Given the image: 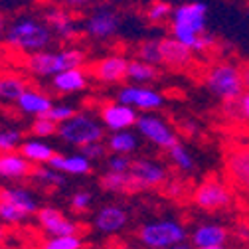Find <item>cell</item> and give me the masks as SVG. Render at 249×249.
<instances>
[{
  "label": "cell",
  "mask_w": 249,
  "mask_h": 249,
  "mask_svg": "<svg viewBox=\"0 0 249 249\" xmlns=\"http://www.w3.org/2000/svg\"><path fill=\"white\" fill-rule=\"evenodd\" d=\"M30 178H32L36 184H40L42 188H61V186L66 184V174L52 168L50 164L34 166Z\"/></svg>",
  "instance_id": "31"
},
{
  "label": "cell",
  "mask_w": 249,
  "mask_h": 249,
  "mask_svg": "<svg viewBox=\"0 0 249 249\" xmlns=\"http://www.w3.org/2000/svg\"><path fill=\"white\" fill-rule=\"evenodd\" d=\"M36 220H38V226L52 237H57V235H79L81 231V226L68 217L61 210L57 208H52V206H44L36 212Z\"/></svg>",
  "instance_id": "16"
},
{
  "label": "cell",
  "mask_w": 249,
  "mask_h": 249,
  "mask_svg": "<svg viewBox=\"0 0 249 249\" xmlns=\"http://www.w3.org/2000/svg\"><path fill=\"white\" fill-rule=\"evenodd\" d=\"M217 46H220V40H217V36L213 32H210V30H208L206 34L200 36V40L196 42L192 52L194 53H208V52H215Z\"/></svg>",
  "instance_id": "41"
},
{
  "label": "cell",
  "mask_w": 249,
  "mask_h": 249,
  "mask_svg": "<svg viewBox=\"0 0 249 249\" xmlns=\"http://www.w3.org/2000/svg\"><path fill=\"white\" fill-rule=\"evenodd\" d=\"M87 52L79 46H66L61 50H44L30 53L24 59L26 70L36 77H53L70 68H85Z\"/></svg>",
  "instance_id": "3"
},
{
  "label": "cell",
  "mask_w": 249,
  "mask_h": 249,
  "mask_svg": "<svg viewBox=\"0 0 249 249\" xmlns=\"http://www.w3.org/2000/svg\"><path fill=\"white\" fill-rule=\"evenodd\" d=\"M52 4H57L61 8H68L70 12H87L95 6L99 0H50Z\"/></svg>",
  "instance_id": "39"
},
{
  "label": "cell",
  "mask_w": 249,
  "mask_h": 249,
  "mask_svg": "<svg viewBox=\"0 0 249 249\" xmlns=\"http://www.w3.org/2000/svg\"><path fill=\"white\" fill-rule=\"evenodd\" d=\"M160 77V70L159 66L152 64H144V61L131 57L129 61V71H127V79L131 83H139V85H150L152 81H157Z\"/></svg>",
  "instance_id": "28"
},
{
  "label": "cell",
  "mask_w": 249,
  "mask_h": 249,
  "mask_svg": "<svg viewBox=\"0 0 249 249\" xmlns=\"http://www.w3.org/2000/svg\"><path fill=\"white\" fill-rule=\"evenodd\" d=\"M224 168L233 188L249 194V144H239L228 150Z\"/></svg>",
  "instance_id": "14"
},
{
  "label": "cell",
  "mask_w": 249,
  "mask_h": 249,
  "mask_svg": "<svg viewBox=\"0 0 249 249\" xmlns=\"http://www.w3.org/2000/svg\"><path fill=\"white\" fill-rule=\"evenodd\" d=\"M208 14L210 6L204 0H190L174 6L168 22L170 36L194 50L200 36L208 32Z\"/></svg>",
  "instance_id": "2"
},
{
  "label": "cell",
  "mask_w": 249,
  "mask_h": 249,
  "mask_svg": "<svg viewBox=\"0 0 249 249\" xmlns=\"http://www.w3.org/2000/svg\"><path fill=\"white\" fill-rule=\"evenodd\" d=\"M55 137L59 141H64L66 144L81 148L89 142L105 141V127L101 124V121L95 119L93 115L77 111L71 119L57 124V135Z\"/></svg>",
  "instance_id": "5"
},
{
  "label": "cell",
  "mask_w": 249,
  "mask_h": 249,
  "mask_svg": "<svg viewBox=\"0 0 249 249\" xmlns=\"http://www.w3.org/2000/svg\"><path fill=\"white\" fill-rule=\"evenodd\" d=\"M166 186V194L170 196V198H182L184 194H186V186L182 184V182H178V180H172V182H166L164 184Z\"/></svg>",
  "instance_id": "45"
},
{
  "label": "cell",
  "mask_w": 249,
  "mask_h": 249,
  "mask_svg": "<svg viewBox=\"0 0 249 249\" xmlns=\"http://www.w3.org/2000/svg\"><path fill=\"white\" fill-rule=\"evenodd\" d=\"M99 121L105 127V131H109V133L127 131L137 124L139 111H135L133 107L115 99V101H107L99 107Z\"/></svg>",
  "instance_id": "13"
},
{
  "label": "cell",
  "mask_w": 249,
  "mask_h": 249,
  "mask_svg": "<svg viewBox=\"0 0 249 249\" xmlns=\"http://www.w3.org/2000/svg\"><path fill=\"white\" fill-rule=\"evenodd\" d=\"M75 113H77L75 105H70V103H57V105H55V103H53V107L50 109L48 117H50L53 123L61 124V123H66L68 119H71Z\"/></svg>",
  "instance_id": "38"
},
{
  "label": "cell",
  "mask_w": 249,
  "mask_h": 249,
  "mask_svg": "<svg viewBox=\"0 0 249 249\" xmlns=\"http://www.w3.org/2000/svg\"><path fill=\"white\" fill-rule=\"evenodd\" d=\"M0 202L18 208L26 215H32L40 210L36 196L24 186H4V188H0Z\"/></svg>",
  "instance_id": "21"
},
{
  "label": "cell",
  "mask_w": 249,
  "mask_h": 249,
  "mask_svg": "<svg viewBox=\"0 0 249 249\" xmlns=\"http://www.w3.org/2000/svg\"><path fill=\"white\" fill-rule=\"evenodd\" d=\"M18 152L22 154V157L28 160V162H32L34 166H40V164H50V160L53 159V146L50 142H46V139H24Z\"/></svg>",
  "instance_id": "23"
},
{
  "label": "cell",
  "mask_w": 249,
  "mask_h": 249,
  "mask_svg": "<svg viewBox=\"0 0 249 249\" xmlns=\"http://www.w3.org/2000/svg\"><path fill=\"white\" fill-rule=\"evenodd\" d=\"M168 249H194V247H190L188 243H178V245H172V247H168Z\"/></svg>",
  "instance_id": "49"
},
{
  "label": "cell",
  "mask_w": 249,
  "mask_h": 249,
  "mask_svg": "<svg viewBox=\"0 0 249 249\" xmlns=\"http://www.w3.org/2000/svg\"><path fill=\"white\" fill-rule=\"evenodd\" d=\"M28 81L22 75L16 73H0V99L8 101V103H16L18 97L28 89Z\"/></svg>",
  "instance_id": "29"
},
{
  "label": "cell",
  "mask_w": 249,
  "mask_h": 249,
  "mask_svg": "<svg viewBox=\"0 0 249 249\" xmlns=\"http://www.w3.org/2000/svg\"><path fill=\"white\" fill-rule=\"evenodd\" d=\"M115 99L133 107L139 113H157L166 103V97L162 91L154 89L150 85H139V83L121 85Z\"/></svg>",
  "instance_id": "9"
},
{
  "label": "cell",
  "mask_w": 249,
  "mask_h": 249,
  "mask_svg": "<svg viewBox=\"0 0 249 249\" xmlns=\"http://www.w3.org/2000/svg\"><path fill=\"white\" fill-rule=\"evenodd\" d=\"M81 247H83V239L79 235H57L46 239L40 249H81Z\"/></svg>",
  "instance_id": "35"
},
{
  "label": "cell",
  "mask_w": 249,
  "mask_h": 249,
  "mask_svg": "<svg viewBox=\"0 0 249 249\" xmlns=\"http://www.w3.org/2000/svg\"><path fill=\"white\" fill-rule=\"evenodd\" d=\"M16 105L24 115H30V117L36 119V117H46L50 113V109L53 107V101L48 93L34 89V87H28L18 97Z\"/></svg>",
  "instance_id": "20"
},
{
  "label": "cell",
  "mask_w": 249,
  "mask_h": 249,
  "mask_svg": "<svg viewBox=\"0 0 249 249\" xmlns=\"http://www.w3.org/2000/svg\"><path fill=\"white\" fill-rule=\"evenodd\" d=\"M174 6L168 0H150L144 8V20L150 26H168Z\"/></svg>",
  "instance_id": "30"
},
{
  "label": "cell",
  "mask_w": 249,
  "mask_h": 249,
  "mask_svg": "<svg viewBox=\"0 0 249 249\" xmlns=\"http://www.w3.org/2000/svg\"><path fill=\"white\" fill-rule=\"evenodd\" d=\"M34 164L28 162L22 154L16 152H6V154H0V176H4L8 180H24L30 178L32 174Z\"/></svg>",
  "instance_id": "24"
},
{
  "label": "cell",
  "mask_w": 249,
  "mask_h": 249,
  "mask_svg": "<svg viewBox=\"0 0 249 249\" xmlns=\"http://www.w3.org/2000/svg\"><path fill=\"white\" fill-rule=\"evenodd\" d=\"M79 152L83 154L85 159H89V160L93 162V160H105V159H107L109 148H107L105 141H97V142H89V144L81 146V148H79Z\"/></svg>",
  "instance_id": "37"
},
{
  "label": "cell",
  "mask_w": 249,
  "mask_h": 249,
  "mask_svg": "<svg viewBox=\"0 0 249 249\" xmlns=\"http://www.w3.org/2000/svg\"><path fill=\"white\" fill-rule=\"evenodd\" d=\"M42 20L52 30L55 42H61V44H66V46L73 44L79 38V34H81V26H79L77 18L73 16V12H70L68 8H61L57 4H52L50 2L44 8Z\"/></svg>",
  "instance_id": "12"
},
{
  "label": "cell",
  "mask_w": 249,
  "mask_h": 249,
  "mask_svg": "<svg viewBox=\"0 0 249 249\" xmlns=\"http://www.w3.org/2000/svg\"><path fill=\"white\" fill-rule=\"evenodd\" d=\"M127 222H129L127 210L117 206V204L103 206L95 213V217H93V226H95V230H99L101 233H117L127 226Z\"/></svg>",
  "instance_id": "19"
},
{
  "label": "cell",
  "mask_w": 249,
  "mask_h": 249,
  "mask_svg": "<svg viewBox=\"0 0 249 249\" xmlns=\"http://www.w3.org/2000/svg\"><path fill=\"white\" fill-rule=\"evenodd\" d=\"M26 217L28 215L24 212H20L18 208L0 202V220H2V222H6V224H22Z\"/></svg>",
  "instance_id": "40"
},
{
  "label": "cell",
  "mask_w": 249,
  "mask_h": 249,
  "mask_svg": "<svg viewBox=\"0 0 249 249\" xmlns=\"http://www.w3.org/2000/svg\"><path fill=\"white\" fill-rule=\"evenodd\" d=\"M6 28H8V18H6L4 10H0V40H4V34H6Z\"/></svg>",
  "instance_id": "48"
},
{
  "label": "cell",
  "mask_w": 249,
  "mask_h": 249,
  "mask_svg": "<svg viewBox=\"0 0 249 249\" xmlns=\"http://www.w3.org/2000/svg\"><path fill=\"white\" fill-rule=\"evenodd\" d=\"M89 79L91 77H89L87 68H70L52 77V87L59 95H71V93L83 91Z\"/></svg>",
  "instance_id": "18"
},
{
  "label": "cell",
  "mask_w": 249,
  "mask_h": 249,
  "mask_svg": "<svg viewBox=\"0 0 249 249\" xmlns=\"http://www.w3.org/2000/svg\"><path fill=\"white\" fill-rule=\"evenodd\" d=\"M22 141H24V137L16 129H4V131H0V154L16 152L20 148Z\"/></svg>",
  "instance_id": "36"
},
{
  "label": "cell",
  "mask_w": 249,
  "mask_h": 249,
  "mask_svg": "<svg viewBox=\"0 0 249 249\" xmlns=\"http://www.w3.org/2000/svg\"><path fill=\"white\" fill-rule=\"evenodd\" d=\"M166 154H168L170 162H172L180 172H192V170L196 168V162H194V157H192L190 148L186 146V144H182V142H176L174 146H170V148L166 150Z\"/></svg>",
  "instance_id": "33"
},
{
  "label": "cell",
  "mask_w": 249,
  "mask_h": 249,
  "mask_svg": "<svg viewBox=\"0 0 249 249\" xmlns=\"http://www.w3.org/2000/svg\"><path fill=\"white\" fill-rule=\"evenodd\" d=\"M91 202H93V196L87 190H77L70 198V204H71V210L73 212H85V210H89Z\"/></svg>",
  "instance_id": "43"
},
{
  "label": "cell",
  "mask_w": 249,
  "mask_h": 249,
  "mask_svg": "<svg viewBox=\"0 0 249 249\" xmlns=\"http://www.w3.org/2000/svg\"><path fill=\"white\" fill-rule=\"evenodd\" d=\"M129 61H131V57L127 53L111 52V53L93 61L87 68V71H89L91 79H95L101 85H123L127 81Z\"/></svg>",
  "instance_id": "10"
},
{
  "label": "cell",
  "mask_w": 249,
  "mask_h": 249,
  "mask_svg": "<svg viewBox=\"0 0 249 249\" xmlns=\"http://www.w3.org/2000/svg\"><path fill=\"white\" fill-rule=\"evenodd\" d=\"M135 57L144 61V64H152V66L160 68V64H162V59H160V38L141 40L135 48Z\"/></svg>",
  "instance_id": "32"
},
{
  "label": "cell",
  "mask_w": 249,
  "mask_h": 249,
  "mask_svg": "<svg viewBox=\"0 0 249 249\" xmlns=\"http://www.w3.org/2000/svg\"><path fill=\"white\" fill-rule=\"evenodd\" d=\"M245 10H247V16H249V0H247V6H245Z\"/></svg>",
  "instance_id": "53"
},
{
  "label": "cell",
  "mask_w": 249,
  "mask_h": 249,
  "mask_svg": "<svg viewBox=\"0 0 249 249\" xmlns=\"http://www.w3.org/2000/svg\"><path fill=\"white\" fill-rule=\"evenodd\" d=\"M30 133L36 139H50L57 135V123H53L48 115L46 117H36L30 124Z\"/></svg>",
  "instance_id": "34"
},
{
  "label": "cell",
  "mask_w": 249,
  "mask_h": 249,
  "mask_svg": "<svg viewBox=\"0 0 249 249\" xmlns=\"http://www.w3.org/2000/svg\"><path fill=\"white\" fill-rule=\"evenodd\" d=\"M190 237H192L194 247H212V245H226L230 235L224 226L204 224V226H198Z\"/></svg>",
  "instance_id": "26"
},
{
  "label": "cell",
  "mask_w": 249,
  "mask_h": 249,
  "mask_svg": "<svg viewBox=\"0 0 249 249\" xmlns=\"http://www.w3.org/2000/svg\"><path fill=\"white\" fill-rule=\"evenodd\" d=\"M194 52L178 42L172 36L160 38V59H162V68L172 70V71H184L194 64Z\"/></svg>",
  "instance_id": "17"
},
{
  "label": "cell",
  "mask_w": 249,
  "mask_h": 249,
  "mask_svg": "<svg viewBox=\"0 0 249 249\" xmlns=\"http://www.w3.org/2000/svg\"><path fill=\"white\" fill-rule=\"evenodd\" d=\"M135 127L139 129V135L142 139H146L157 148L168 150L170 146L180 142L174 127L157 113H139V121H137Z\"/></svg>",
  "instance_id": "11"
},
{
  "label": "cell",
  "mask_w": 249,
  "mask_h": 249,
  "mask_svg": "<svg viewBox=\"0 0 249 249\" xmlns=\"http://www.w3.org/2000/svg\"><path fill=\"white\" fill-rule=\"evenodd\" d=\"M194 249H226V245H212V247H194Z\"/></svg>",
  "instance_id": "51"
},
{
  "label": "cell",
  "mask_w": 249,
  "mask_h": 249,
  "mask_svg": "<svg viewBox=\"0 0 249 249\" xmlns=\"http://www.w3.org/2000/svg\"><path fill=\"white\" fill-rule=\"evenodd\" d=\"M137 235L139 241L148 249H168L172 245L184 243L188 231L176 220H159L141 226Z\"/></svg>",
  "instance_id": "7"
},
{
  "label": "cell",
  "mask_w": 249,
  "mask_h": 249,
  "mask_svg": "<svg viewBox=\"0 0 249 249\" xmlns=\"http://www.w3.org/2000/svg\"><path fill=\"white\" fill-rule=\"evenodd\" d=\"M192 200L196 204V208L204 210V212H222L228 210L233 202V194L230 184H226L224 180L210 176L206 180H202L194 192H192Z\"/></svg>",
  "instance_id": "8"
},
{
  "label": "cell",
  "mask_w": 249,
  "mask_h": 249,
  "mask_svg": "<svg viewBox=\"0 0 249 249\" xmlns=\"http://www.w3.org/2000/svg\"><path fill=\"white\" fill-rule=\"evenodd\" d=\"M109 152L113 154H124V157H131V154L139 148V137L127 129V131H117V133H109L107 141H105Z\"/></svg>",
  "instance_id": "27"
},
{
  "label": "cell",
  "mask_w": 249,
  "mask_h": 249,
  "mask_svg": "<svg viewBox=\"0 0 249 249\" xmlns=\"http://www.w3.org/2000/svg\"><path fill=\"white\" fill-rule=\"evenodd\" d=\"M237 111H239V121L249 124V91H243V95L237 99Z\"/></svg>",
  "instance_id": "44"
},
{
  "label": "cell",
  "mask_w": 249,
  "mask_h": 249,
  "mask_svg": "<svg viewBox=\"0 0 249 249\" xmlns=\"http://www.w3.org/2000/svg\"><path fill=\"white\" fill-rule=\"evenodd\" d=\"M123 26L121 12L109 4H95L81 22V34L93 42H109L119 36Z\"/></svg>",
  "instance_id": "6"
},
{
  "label": "cell",
  "mask_w": 249,
  "mask_h": 249,
  "mask_svg": "<svg viewBox=\"0 0 249 249\" xmlns=\"http://www.w3.org/2000/svg\"><path fill=\"white\" fill-rule=\"evenodd\" d=\"M99 186L101 190L111 192V194H135L139 192L135 180L131 178V172H109L99 176Z\"/></svg>",
  "instance_id": "25"
},
{
  "label": "cell",
  "mask_w": 249,
  "mask_h": 249,
  "mask_svg": "<svg viewBox=\"0 0 249 249\" xmlns=\"http://www.w3.org/2000/svg\"><path fill=\"white\" fill-rule=\"evenodd\" d=\"M202 83L210 95L222 103L237 101L245 91L241 79V68L230 59L212 61L202 73Z\"/></svg>",
  "instance_id": "4"
},
{
  "label": "cell",
  "mask_w": 249,
  "mask_h": 249,
  "mask_svg": "<svg viewBox=\"0 0 249 249\" xmlns=\"http://www.w3.org/2000/svg\"><path fill=\"white\" fill-rule=\"evenodd\" d=\"M241 68V79H243V87L245 91H249V59L243 61V64L239 66Z\"/></svg>",
  "instance_id": "47"
},
{
  "label": "cell",
  "mask_w": 249,
  "mask_h": 249,
  "mask_svg": "<svg viewBox=\"0 0 249 249\" xmlns=\"http://www.w3.org/2000/svg\"><path fill=\"white\" fill-rule=\"evenodd\" d=\"M133 164L131 157H124V154H111L107 157V170L109 172H129Z\"/></svg>",
  "instance_id": "42"
},
{
  "label": "cell",
  "mask_w": 249,
  "mask_h": 249,
  "mask_svg": "<svg viewBox=\"0 0 249 249\" xmlns=\"http://www.w3.org/2000/svg\"><path fill=\"white\" fill-rule=\"evenodd\" d=\"M180 129H182L184 135H194L198 131V124L194 121H182V127Z\"/></svg>",
  "instance_id": "46"
},
{
  "label": "cell",
  "mask_w": 249,
  "mask_h": 249,
  "mask_svg": "<svg viewBox=\"0 0 249 249\" xmlns=\"http://www.w3.org/2000/svg\"><path fill=\"white\" fill-rule=\"evenodd\" d=\"M4 237H6V230H4V226L0 224V243L4 241Z\"/></svg>",
  "instance_id": "50"
},
{
  "label": "cell",
  "mask_w": 249,
  "mask_h": 249,
  "mask_svg": "<svg viewBox=\"0 0 249 249\" xmlns=\"http://www.w3.org/2000/svg\"><path fill=\"white\" fill-rule=\"evenodd\" d=\"M50 166L64 172L66 176H87L93 172L91 160L85 159L81 152H71V154H53L50 160Z\"/></svg>",
  "instance_id": "22"
},
{
  "label": "cell",
  "mask_w": 249,
  "mask_h": 249,
  "mask_svg": "<svg viewBox=\"0 0 249 249\" xmlns=\"http://www.w3.org/2000/svg\"><path fill=\"white\" fill-rule=\"evenodd\" d=\"M129 172L137 184L139 192L150 190V188H160V186H164L168 182L166 166L157 160H150V159H135Z\"/></svg>",
  "instance_id": "15"
},
{
  "label": "cell",
  "mask_w": 249,
  "mask_h": 249,
  "mask_svg": "<svg viewBox=\"0 0 249 249\" xmlns=\"http://www.w3.org/2000/svg\"><path fill=\"white\" fill-rule=\"evenodd\" d=\"M113 249H133V247H129V245H123V243H119V245H115Z\"/></svg>",
  "instance_id": "52"
},
{
  "label": "cell",
  "mask_w": 249,
  "mask_h": 249,
  "mask_svg": "<svg viewBox=\"0 0 249 249\" xmlns=\"http://www.w3.org/2000/svg\"><path fill=\"white\" fill-rule=\"evenodd\" d=\"M4 44L20 53L30 55L36 52L50 50L55 44V38L42 18L20 16L8 24L4 34Z\"/></svg>",
  "instance_id": "1"
}]
</instances>
